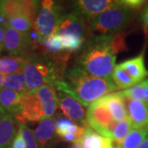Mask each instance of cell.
Instances as JSON below:
<instances>
[{
	"label": "cell",
	"instance_id": "12",
	"mask_svg": "<svg viewBox=\"0 0 148 148\" xmlns=\"http://www.w3.org/2000/svg\"><path fill=\"white\" fill-rule=\"evenodd\" d=\"M58 101L60 110L67 119L78 123L81 126H85L86 124L84 107L78 101L61 91H58Z\"/></svg>",
	"mask_w": 148,
	"mask_h": 148
},
{
	"label": "cell",
	"instance_id": "37",
	"mask_svg": "<svg viewBox=\"0 0 148 148\" xmlns=\"http://www.w3.org/2000/svg\"><path fill=\"white\" fill-rule=\"evenodd\" d=\"M3 29L0 25V44H3Z\"/></svg>",
	"mask_w": 148,
	"mask_h": 148
},
{
	"label": "cell",
	"instance_id": "38",
	"mask_svg": "<svg viewBox=\"0 0 148 148\" xmlns=\"http://www.w3.org/2000/svg\"><path fill=\"white\" fill-rule=\"evenodd\" d=\"M4 77H5V76H4L3 73H0V88H1V86H2V85H3Z\"/></svg>",
	"mask_w": 148,
	"mask_h": 148
},
{
	"label": "cell",
	"instance_id": "8",
	"mask_svg": "<svg viewBox=\"0 0 148 148\" xmlns=\"http://www.w3.org/2000/svg\"><path fill=\"white\" fill-rule=\"evenodd\" d=\"M86 122L90 128L101 136L112 138L116 121L114 120L110 111L100 99L88 106L86 113Z\"/></svg>",
	"mask_w": 148,
	"mask_h": 148
},
{
	"label": "cell",
	"instance_id": "20",
	"mask_svg": "<svg viewBox=\"0 0 148 148\" xmlns=\"http://www.w3.org/2000/svg\"><path fill=\"white\" fill-rule=\"evenodd\" d=\"M148 126L132 128L121 143L116 145L117 148H138L143 140L147 137Z\"/></svg>",
	"mask_w": 148,
	"mask_h": 148
},
{
	"label": "cell",
	"instance_id": "14",
	"mask_svg": "<svg viewBox=\"0 0 148 148\" xmlns=\"http://www.w3.org/2000/svg\"><path fill=\"white\" fill-rule=\"evenodd\" d=\"M127 118L132 128L148 126V106L144 101L125 98Z\"/></svg>",
	"mask_w": 148,
	"mask_h": 148
},
{
	"label": "cell",
	"instance_id": "11",
	"mask_svg": "<svg viewBox=\"0 0 148 148\" xmlns=\"http://www.w3.org/2000/svg\"><path fill=\"white\" fill-rule=\"evenodd\" d=\"M56 34L78 37L86 40V36L90 34L89 23L72 11L61 17Z\"/></svg>",
	"mask_w": 148,
	"mask_h": 148
},
{
	"label": "cell",
	"instance_id": "26",
	"mask_svg": "<svg viewBox=\"0 0 148 148\" xmlns=\"http://www.w3.org/2000/svg\"><path fill=\"white\" fill-rule=\"evenodd\" d=\"M132 129V124L129 121L128 118L121 121L116 122L115 126L114 127L113 132H112V139L114 141L116 145H119L126 138V136Z\"/></svg>",
	"mask_w": 148,
	"mask_h": 148
},
{
	"label": "cell",
	"instance_id": "5",
	"mask_svg": "<svg viewBox=\"0 0 148 148\" xmlns=\"http://www.w3.org/2000/svg\"><path fill=\"white\" fill-rule=\"evenodd\" d=\"M138 12L122 5L103 12L89 23L90 34L92 36H111L123 32L134 21Z\"/></svg>",
	"mask_w": 148,
	"mask_h": 148
},
{
	"label": "cell",
	"instance_id": "16",
	"mask_svg": "<svg viewBox=\"0 0 148 148\" xmlns=\"http://www.w3.org/2000/svg\"><path fill=\"white\" fill-rule=\"evenodd\" d=\"M25 94H21L9 89H0V109L3 114H8L13 116L19 114L22 107Z\"/></svg>",
	"mask_w": 148,
	"mask_h": 148
},
{
	"label": "cell",
	"instance_id": "30",
	"mask_svg": "<svg viewBox=\"0 0 148 148\" xmlns=\"http://www.w3.org/2000/svg\"><path fill=\"white\" fill-rule=\"evenodd\" d=\"M58 138H60L63 142L69 143H75L77 142H81L82 137L78 134L76 133H72V132H64L63 134L59 135Z\"/></svg>",
	"mask_w": 148,
	"mask_h": 148
},
{
	"label": "cell",
	"instance_id": "40",
	"mask_svg": "<svg viewBox=\"0 0 148 148\" xmlns=\"http://www.w3.org/2000/svg\"><path fill=\"white\" fill-rule=\"evenodd\" d=\"M0 89H1V88H0ZM0 114H3V112H2V110H1V109H0Z\"/></svg>",
	"mask_w": 148,
	"mask_h": 148
},
{
	"label": "cell",
	"instance_id": "15",
	"mask_svg": "<svg viewBox=\"0 0 148 148\" xmlns=\"http://www.w3.org/2000/svg\"><path fill=\"white\" fill-rule=\"evenodd\" d=\"M100 100L110 111L114 121L119 122L127 119L125 97L123 96L122 91L108 94L101 97Z\"/></svg>",
	"mask_w": 148,
	"mask_h": 148
},
{
	"label": "cell",
	"instance_id": "3",
	"mask_svg": "<svg viewBox=\"0 0 148 148\" xmlns=\"http://www.w3.org/2000/svg\"><path fill=\"white\" fill-rule=\"evenodd\" d=\"M70 54L65 53L51 56L42 52H34L27 56L23 69L27 93L33 92L43 86L54 87L58 82L64 80Z\"/></svg>",
	"mask_w": 148,
	"mask_h": 148
},
{
	"label": "cell",
	"instance_id": "6",
	"mask_svg": "<svg viewBox=\"0 0 148 148\" xmlns=\"http://www.w3.org/2000/svg\"><path fill=\"white\" fill-rule=\"evenodd\" d=\"M64 15L61 3L52 0L40 2V8L33 27L40 40L56 34L59 21Z\"/></svg>",
	"mask_w": 148,
	"mask_h": 148
},
{
	"label": "cell",
	"instance_id": "21",
	"mask_svg": "<svg viewBox=\"0 0 148 148\" xmlns=\"http://www.w3.org/2000/svg\"><path fill=\"white\" fill-rule=\"evenodd\" d=\"M86 125L87 123L85 126H80L67 118L58 116L55 119V132L58 137L64 132H72L78 134L82 138Z\"/></svg>",
	"mask_w": 148,
	"mask_h": 148
},
{
	"label": "cell",
	"instance_id": "1",
	"mask_svg": "<svg viewBox=\"0 0 148 148\" xmlns=\"http://www.w3.org/2000/svg\"><path fill=\"white\" fill-rule=\"evenodd\" d=\"M125 38V32L111 36H91L81 49L77 65L93 77H111L117 54L127 50Z\"/></svg>",
	"mask_w": 148,
	"mask_h": 148
},
{
	"label": "cell",
	"instance_id": "32",
	"mask_svg": "<svg viewBox=\"0 0 148 148\" xmlns=\"http://www.w3.org/2000/svg\"><path fill=\"white\" fill-rule=\"evenodd\" d=\"M12 148H26V143H25V141L22 138V135H21L19 129H18L16 137L12 142Z\"/></svg>",
	"mask_w": 148,
	"mask_h": 148
},
{
	"label": "cell",
	"instance_id": "7",
	"mask_svg": "<svg viewBox=\"0 0 148 148\" xmlns=\"http://www.w3.org/2000/svg\"><path fill=\"white\" fill-rule=\"evenodd\" d=\"M3 29V49L12 56L26 58L39 47L40 39L34 29L33 32L28 33H21L10 27Z\"/></svg>",
	"mask_w": 148,
	"mask_h": 148
},
{
	"label": "cell",
	"instance_id": "2",
	"mask_svg": "<svg viewBox=\"0 0 148 148\" xmlns=\"http://www.w3.org/2000/svg\"><path fill=\"white\" fill-rule=\"evenodd\" d=\"M54 87L84 106H89L101 97L119 90L111 77H93L77 64L66 69L64 80L58 82Z\"/></svg>",
	"mask_w": 148,
	"mask_h": 148
},
{
	"label": "cell",
	"instance_id": "27",
	"mask_svg": "<svg viewBox=\"0 0 148 148\" xmlns=\"http://www.w3.org/2000/svg\"><path fill=\"white\" fill-rule=\"evenodd\" d=\"M123 95L125 98L131 99L134 101H145V87L143 84V81L133 86L122 91Z\"/></svg>",
	"mask_w": 148,
	"mask_h": 148
},
{
	"label": "cell",
	"instance_id": "33",
	"mask_svg": "<svg viewBox=\"0 0 148 148\" xmlns=\"http://www.w3.org/2000/svg\"><path fill=\"white\" fill-rule=\"evenodd\" d=\"M103 148H117L116 143H114V141L112 138H105Z\"/></svg>",
	"mask_w": 148,
	"mask_h": 148
},
{
	"label": "cell",
	"instance_id": "4",
	"mask_svg": "<svg viewBox=\"0 0 148 148\" xmlns=\"http://www.w3.org/2000/svg\"><path fill=\"white\" fill-rule=\"evenodd\" d=\"M57 90L51 86H43L36 90L25 94L18 122H38L53 117L58 107Z\"/></svg>",
	"mask_w": 148,
	"mask_h": 148
},
{
	"label": "cell",
	"instance_id": "36",
	"mask_svg": "<svg viewBox=\"0 0 148 148\" xmlns=\"http://www.w3.org/2000/svg\"><path fill=\"white\" fill-rule=\"evenodd\" d=\"M67 148H83V147H82L81 142H77V143H73L71 146H69Z\"/></svg>",
	"mask_w": 148,
	"mask_h": 148
},
{
	"label": "cell",
	"instance_id": "35",
	"mask_svg": "<svg viewBox=\"0 0 148 148\" xmlns=\"http://www.w3.org/2000/svg\"><path fill=\"white\" fill-rule=\"evenodd\" d=\"M138 148H148V135L147 137L143 140V142L141 143V145L138 147Z\"/></svg>",
	"mask_w": 148,
	"mask_h": 148
},
{
	"label": "cell",
	"instance_id": "9",
	"mask_svg": "<svg viewBox=\"0 0 148 148\" xmlns=\"http://www.w3.org/2000/svg\"><path fill=\"white\" fill-rule=\"evenodd\" d=\"M40 8V2L34 0H0V25L8 27V19L23 14L34 23Z\"/></svg>",
	"mask_w": 148,
	"mask_h": 148
},
{
	"label": "cell",
	"instance_id": "19",
	"mask_svg": "<svg viewBox=\"0 0 148 148\" xmlns=\"http://www.w3.org/2000/svg\"><path fill=\"white\" fill-rule=\"evenodd\" d=\"M25 58L18 56H5L0 58V73L3 75H12L23 71Z\"/></svg>",
	"mask_w": 148,
	"mask_h": 148
},
{
	"label": "cell",
	"instance_id": "34",
	"mask_svg": "<svg viewBox=\"0 0 148 148\" xmlns=\"http://www.w3.org/2000/svg\"><path fill=\"white\" fill-rule=\"evenodd\" d=\"M143 84L145 87V103L148 106V79L143 81Z\"/></svg>",
	"mask_w": 148,
	"mask_h": 148
},
{
	"label": "cell",
	"instance_id": "17",
	"mask_svg": "<svg viewBox=\"0 0 148 148\" xmlns=\"http://www.w3.org/2000/svg\"><path fill=\"white\" fill-rule=\"evenodd\" d=\"M145 49L142 53L134 58L122 62L119 66L123 69L137 83L144 81L148 77V71L145 66Z\"/></svg>",
	"mask_w": 148,
	"mask_h": 148
},
{
	"label": "cell",
	"instance_id": "31",
	"mask_svg": "<svg viewBox=\"0 0 148 148\" xmlns=\"http://www.w3.org/2000/svg\"><path fill=\"white\" fill-rule=\"evenodd\" d=\"M140 20L146 34L148 35V2L142 9V12L140 13Z\"/></svg>",
	"mask_w": 148,
	"mask_h": 148
},
{
	"label": "cell",
	"instance_id": "13",
	"mask_svg": "<svg viewBox=\"0 0 148 148\" xmlns=\"http://www.w3.org/2000/svg\"><path fill=\"white\" fill-rule=\"evenodd\" d=\"M56 117L45 119L39 123L33 131L39 148H54L58 143V136L55 132Z\"/></svg>",
	"mask_w": 148,
	"mask_h": 148
},
{
	"label": "cell",
	"instance_id": "22",
	"mask_svg": "<svg viewBox=\"0 0 148 148\" xmlns=\"http://www.w3.org/2000/svg\"><path fill=\"white\" fill-rule=\"evenodd\" d=\"M1 88L9 89L19 92L21 94H27L26 88V77L23 72L5 76Z\"/></svg>",
	"mask_w": 148,
	"mask_h": 148
},
{
	"label": "cell",
	"instance_id": "24",
	"mask_svg": "<svg viewBox=\"0 0 148 148\" xmlns=\"http://www.w3.org/2000/svg\"><path fill=\"white\" fill-rule=\"evenodd\" d=\"M34 27V22L26 15L18 14L8 19V27L21 33H28Z\"/></svg>",
	"mask_w": 148,
	"mask_h": 148
},
{
	"label": "cell",
	"instance_id": "25",
	"mask_svg": "<svg viewBox=\"0 0 148 148\" xmlns=\"http://www.w3.org/2000/svg\"><path fill=\"white\" fill-rule=\"evenodd\" d=\"M104 140L105 138L86 125L81 143L83 148H103Z\"/></svg>",
	"mask_w": 148,
	"mask_h": 148
},
{
	"label": "cell",
	"instance_id": "10",
	"mask_svg": "<svg viewBox=\"0 0 148 148\" xmlns=\"http://www.w3.org/2000/svg\"><path fill=\"white\" fill-rule=\"evenodd\" d=\"M120 5V0H79L73 3V12L90 23L103 12Z\"/></svg>",
	"mask_w": 148,
	"mask_h": 148
},
{
	"label": "cell",
	"instance_id": "28",
	"mask_svg": "<svg viewBox=\"0 0 148 148\" xmlns=\"http://www.w3.org/2000/svg\"><path fill=\"white\" fill-rule=\"evenodd\" d=\"M18 129L20 130L22 138L26 143V148H39L36 140L35 138L33 130L29 128L26 124V123L19 122L18 123Z\"/></svg>",
	"mask_w": 148,
	"mask_h": 148
},
{
	"label": "cell",
	"instance_id": "39",
	"mask_svg": "<svg viewBox=\"0 0 148 148\" xmlns=\"http://www.w3.org/2000/svg\"><path fill=\"white\" fill-rule=\"evenodd\" d=\"M3 44H0V53L3 51Z\"/></svg>",
	"mask_w": 148,
	"mask_h": 148
},
{
	"label": "cell",
	"instance_id": "23",
	"mask_svg": "<svg viewBox=\"0 0 148 148\" xmlns=\"http://www.w3.org/2000/svg\"><path fill=\"white\" fill-rule=\"evenodd\" d=\"M111 78L118 89H128L138 84L128 74L118 65H115L111 75Z\"/></svg>",
	"mask_w": 148,
	"mask_h": 148
},
{
	"label": "cell",
	"instance_id": "18",
	"mask_svg": "<svg viewBox=\"0 0 148 148\" xmlns=\"http://www.w3.org/2000/svg\"><path fill=\"white\" fill-rule=\"evenodd\" d=\"M17 121L11 114H0V148H12L17 133Z\"/></svg>",
	"mask_w": 148,
	"mask_h": 148
},
{
	"label": "cell",
	"instance_id": "29",
	"mask_svg": "<svg viewBox=\"0 0 148 148\" xmlns=\"http://www.w3.org/2000/svg\"><path fill=\"white\" fill-rule=\"evenodd\" d=\"M147 3V2L144 0H121L122 5L123 7L136 12L142 10Z\"/></svg>",
	"mask_w": 148,
	"mask_h": 148
}]
</instances>
